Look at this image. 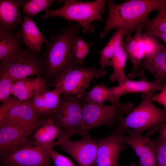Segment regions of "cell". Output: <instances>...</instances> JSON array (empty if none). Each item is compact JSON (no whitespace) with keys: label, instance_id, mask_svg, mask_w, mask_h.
<instances>
[{"label":"cell","instance_id":"cell-1","mask_svg":"<svg viewBox=\"0 0 166 166\" xmlns=\"http://www.w3.org/2000/svg\"><path fill=\"white\" fill-rule=\"evenodd\" d=\"M79 24H69L65 28L49 36L45 50L42 55L44 69L56 79L67 71L79 66L73 53L74 43L79 31Z\"/></svg>","mask_w":166,"mask_h":166},{"label":"cell","instance_id":"cell-2","mask_svg":"<svg viewBox=\"0 0 166 166\" xmlns=\"http://www.w3.org/2000/svg\"><path fill=\"white\" fill-rule=\"evenodd\" d=\"M107 2L108 15L100 34L101 38L112 30L121 27L132 33L139 24L148 19L150 13L166 6V0H130L119 4L109 0Z\"/></svg>","mask_w":166,"mask_h":166},{"label":"cell","instance_id":"cell-3","mask_svg":"<svg viewBox=\"0 0 166 166\" xmlns=\"http://www.w3.org/2000/svg\"><path fill=\"white\" fill-rule=\"evenodd\" d=\"M151 96L142 94L141 103L118 120L114 132L121 135L129 132L142 134L166 122V110L155 106L151 101Z\"/></svg>","mask_w":166,"mask_h":166},{"label":"cell","instance_id":"cell-4","mask_svg":"<svg viewBox=\"0 0 166 166\" xmlns=\"http://www.w3.org/2000/svg\"><path fill=\"white\" fill-rule=\"evenodd\" d=\"M58 2L63 3V6L56 10H47L45 12L42 18L45 19L52 16H59L69 21L76 22L81 26L83 33L95 31V25L92 22L102 20L101 14L104 11L106 3L104 0L89 2L64 0H59Z\"/></svg>","mask_w":166,"mask_h":166},{"label":"cell","instance_id":"cell-5","mask_svg":"<svg viewBox=\"0 0 166 166\" xmlns=\"http://www.w3.org/2000/svg\"><path fill=\"white\" fill-rule=\"evenodd\" d=\"M82 106V124L78 133L80 135H83L99 126H112L134 108L132 102L110 105L83 102Z\"/></svg>","mask_w":166,"mask_h":166},{"label":"cell","instance_id":"cell-6","mask_svg":"<svg viewBox=\"0 0 166 166\" xmlns=\"http://www.w3.org/2000/svg\"><path fill=\"white\" fill-rule=\"evenodd\" d=\"M40 53L26 48L2 61L0 76L19 80L38 75L44 69Z\"/></svg>","mask_w":166,"mask_h":166},{"label":"cell","instance_id":"cell-7","mask_svg":"<svg viewBox=\"0 0 166 166\" xmlns=\"http://www.w3.org/2000/svg\"><path fill=\"white\" fill-rule=\"evenodd\" d=\"M106 71L95 66L89 68L78 66L71 69L59 76L55 80L54 88L62 94L75 96L82 99L85 91L94 77L104 76Z\"/></svg>","mask_w":166,"mask_h":166},{"label":"cell","instance_id":"cell-8","mask_svg":"<svg viewBox=\"0 0 166 166\" xmlns=\"http://www.w3.org/2000/svg\"><path fill=\"white\" fill-rule=\"evenodd\" d=\"M0 162L3 166H55L44 148L29 140L14 151L0 155Z\"/></svg>","mask_w":166,"mask_h":166},{"label":"cell","instance_id":"cell-9","mask_svg":"<svg viewBox=\"0 0 166 166\" xmlns=\"http://www.w3.org/2000/svg\"><path fill=\"white\" fill-rule=\"evenodd\" d=\"M47 118L39 115L28 101L14 97H10L0 105V125L10 124L38 127Z\"/></svg>","mask_w":166,"mask_h":166},{"label":"cell","instance_id":"cell-10","mask_svg":"<svg viewBox=\"0 0 166 166\" xmlns=\"http://www.w3.org/2000/svg\"><path fill=\"white\" fill-rule=\"evenodd\" d=\"M83 102L75 96L62 94L59 107L53 117L56 124L66 132L68 138L78 134L82 122Z\"/></svg>","mask_w":166,"mask_h":166},{"label":"cell","instance_id":"cell-11","mask_svg":"<svg viewBox=\"0 0 166 166\" xmlns=\"http://www.w3.org/2000/svg\"><path fill=\"white\" fill-rule=\"evenodd\" d=\"M76 161L79 166H96L98 148L97 141L92 138L88 132L79 140L67 139L58 145Z\"/></svg>","mask_w":166,"mask_h":166},{"label":"cell","instance_id":"cell-12","mask_svg":"<svg viewBox=\"0 0 166 166\" xmlns=\"http://www.w3.org/2000/svg\"><path fill=\"white\" fill-rule=\"evenodd\" d=\"M121 140L133 149L139 159V166H157L155 142L148 132L144 135L132 132L128 135L119 134Z\"/></svg>","mask_w":166,"mask_h":166},{"label":"cell","instance_id":"cell-13","mask_svg":"<svg viewBox=\"0 0 166 166\" xmlns=\"http://www.w3.org/2000/svg\"><path fill=\"white\" fill-rule=\"evenodd\" d=\"M36 128L10 124L0 125V155L10 152L23 145Z\"/></svg>","mask_w":166,"mask_h":166},{"label":"cell","instance_id":"cell-14","mask_svg":"<svg viewBox=\"0 0 166 166\" xmlns=\"http://www.w3.org/2000/svg\"><path fill=\"white\" fill-rule=\"evenodd\" d=\"M97 142L96 166H119V156L127 145L121 140L119 135L113 132Z\"/></svg>","mask_w":166,"mask_h":166},{"label":"cell","instance_id":"cell-15","mask_svg":"<svg viewBox=\"0 0 166 166\" xmlns=\"http://www.w3.org/2000/svg\"><path fill=\"white\" fill-rule=\"evenodd\" d=\"M135 30L134 35L132 37L128 35L124 42V49L132 65L131 70L128 75L132 79L137 77H142L144 75V70L140 67V62L144 55V48L142 37V23L139 24Z\"/></svg>","mask_w":166,"mask_h":166},{"label":"cell","instance_id":"cell-16","mask_svg":"<svg viewBox=\"0 0 166 166\" xmlns=\"http://www.w3.org/2000/svg\"><path fill=\"white\" fill-rule=\"evenodd\" d=\"M61 94V92L57 88L52 90L46 88L38 92L27 101L39 115L47 118L56 113Z\"/></svg>","mask_w":166,"mask_h":166},{"label":"cell","instance_id":"cell-17","mask_svg":"<svg viewBox=\"0 0 166 166\" xmlns=\"http://www.w3.org/2000/svg\"><path fill=\"white\" fill-rule=\"evenodd\" d=\"M165 85L166 81L156 80L150 81L144 76L139 80L134 81L129 79L112 88L115 95L120 99L121 96L131 93H141L152 96L155 92L161 91Z\"/></svg>","mask_w":166,"mask_h":166},{"label":"cell","instance_id":"cell-18","mask_svg":"<svg viewBox=\"0 0 166 166\" xmlns=\"http://www.w3.org/2000/svg\"><path fill=\"white\" fill-rule=\"evenodd\" d=\"M24 0H0V30L16 31L18 25L21 24L20 9L26 1Z\"/></svg>","mask_w":166,"mask_h":166},{"label":"cell","instance_id":"cell-19","mask_svg":"<svg viewBox=\"0 0 166 166\" xmlns=\"http://www.w3.org/2000/svg\"><path fill=\"white\" fill-rule=\"evenodd\" d=\"M20 29L22 42L34 52L40 53L42 45L48 41L45 38L38 28L34 19L28 15L25 16Z\"/></svg>","mask_w":166,"mask_h":166},{"label":"cell","instance_id":"cell-20","mask_svg":"<svg viewBox=\"0 0 166 166\" xmlns=\"http://www.w3.org/2000/svg\"><path fill=\"white\" fill-rule=\"evenodd\" d=\"M36 142L42 145H48L53 148L55 140L62 141L68 138L66 132L56 124L53 116L47 118L41 126L36 130L33 136Z\"/></svg>","mask_w":166,"mask_h":166},{"label":"cell","instance_id":"cell-21","mask_svg":"<svg viewBox=\"0 0 166 166\" xmlns=\"http://www.w3.org/2000/svg\"><path fill=\"white\" fill-rule=\"evenodd\" d=\"M46 88L45 81L38 76L17 80L12 88L11 94L19 100L27 101L38 92Z\"/></svg>","mask_w":166,"mask_h":166},{"label":"cell","instance_id":"cell-22","mask_svg":"<svg viewBox=\"0 0 166 166\" xmlns=\"http://www.w3.org/2000/svg\"><path fill=\"white\" fill-rule=\"evenodd\" d=\"M140 67L151 73L155 80L166 81V48L151 57L143 58Z\"/></svg>","mask_w":166,"mask_h":166},{"label":"cell","instance_id":"cell-23","mask_svg":"<svg viewBox=\"0 0 166 166\" xmlns=\"http://www.w3.org/2000/svg\"><path fill=\"white\" fill-rule=\"evenodd\" d=\"M16 31L0 30V61L7 59L23 50L20 37Z\"/></svg>","mask_w":166,"mask_h":166},{"label":"cell","instance_id":"cell-24","mask_svg":"<svg viewBox=\"0 0 166 166\" xmlns=\"http://www.w3.org/2000/svg\"><path fill=\"white\" fill-rule=\"evenodd\" d=\"M131 33L126 28L121 27L117 29L109 41L99 52L100 58L99 63L102 70H104L107 67L110 66L111 59L116 49L124 41V37L126 35H129Z\"/></svg>","mask_w":166,"mask_h":166},{"label":"cell","instance_id":"cell-25","mask_svg":"<svg viewBox=\"0 0 166 166\" xmlns=\"http://www.w3.org/2000/svg\"><path fill=\"white\" fill-rule=\"evenodd\" d=\"M82 100L83 103L97 105H104L106 101L112 104L119 103V99L115 95L112 87L101 84L96 85L89 91L85 92Z\"/></svg>","mask_w":166,"mask_h":166},{"label":"cell","instance_id":"cell-26","mask_svg":"<svg viewBox=\"0 0 166 166\" xmlns=\"http://www.w3.org/2000/svg\"><path fill=\"white\" fill-rule=\"evenodd\" d=\"M128 54L124 47V41L117 48L111 60L110 66L113 68V71L110 76L112 82L117 81L119 85L122 84L129 79L126 75L125 69Z\"/></svg>","mask_w":166,"mask_h":166},{"label":"cell","instance_id":"cell-27","mask_svg":"<svg viewBox=\"0 0 166 166\" xmlns=\"http://www.w3.org/2000/svg\"><path fill=\"white\" fill-rule=\"evenodd\" d=\"M157 12V14L154 18L148 19L142 23L143 34H149L152 33H166V6Z\"/></svg>","mask_w":166,"mask_h":166},{"label":"cell","instance_id":"cell-28","mask_svg":"<svg viewBox=\"0 0 166 166\" xmlns=\"http://www.w3.org/2000/svg\"><path fill=\"white\" fill-rule=\"evenodd\" d=\"M54 0H30L22 5L24 13L30 16H34L39 12L47 10L55 1Z\"/></svg>","mask_w":166,"mask_h":166},{"label":"cell","instance_id":"cell-29","mask_svg":"<svg viewBox=\"0 0 166 166\" xmlns=\"http://www.w3.org/2000/svg\"><path fill=\"white\" fill-rule=\"evenodd\" d=\"M142 37L144 48L143 58L151 57L165 48L153 35L142 33Z\"/></svg>","mask_w":166,"mask_h":166},{"label":"cell","instance_id":"cell-30","mask_svg":"<svg viewBox=\"0 0 166 166\" xmlns=\"http://www.w3.org/2000/svg\"><path fill=\"white\" fill-rule=\"evenodd\" d=\"M16 80L9 77L0 76V101L2 103L10 98L13 85Z\"/></svg>","mask_w":166,"mask_h":166},{"label":"cell","instance_id":"cell-31","mask_svg":"<svg viewBox=\"0 0 166 166\" xmlns=\"http://www.w3.org/2000/svg\"><path fill=\"white\" fill-rule=\"evenodd\" d=\"M49 153L55 166H76L69 158L48 145H42Z\"/></svg>","mask_w":166,"mask_h":166},{"label":"cell","instance_id":"cell-32","mask_svg":"<svg viewBox=\"0 0 166 166\" xmlns=\"http://www.w3.org/2000/svg\"><path fill=\"white\" fill-rule=\"evenodd\" d=\"M154 140L156 146L157 166H166V142L157 138Z\"/></svg>","mask_w":166,"mask_h":166},{"label":"cell","instance_id":"cell-33","mask_svg":"<svg viewBox=\"0 0 166 166\" xmlns=\"http://www.w3.org/2000/svg\"><path fill=\"white\" fill-rule=\"evenodd\" d=\"M90 46L80 49H74V57L77 63L79 66H83L84 61L89 52Z\"/></svg>","mask_w":166,"mask_h":166},{"label":"cell","instance_id":"cell-34","mask_svg":"<svg viewBox=\"0 0 166 166\" xmlns=\"http://www.w3.org/2000/svg\"><path fill=\"white\" fill-rule=\"evenodd\" d=\"M151 101L157 102L164 107L166 110V85L160 93L154 94L151 97Z\"/></svg>","mask_w":166,"mask_h":166},{"label":"cell","instance_id":"cell-35","mask_svg":"<svg viewBox=\"0 0 166 166\" xmlns=\"http://www.w3.org/2000/svg\"><path fill=\"white\" fill-rule=\"evenodd\" d=\"M152 135L157 132L159 133L157 138L160 141L166 142V122L148 130Z\"/></svg>","mask_w":166,"mask_h":166},{"label":"cell","instance_id":"cell-36","mask_svg":"<svg viewBox=\"0 0 166 166\" xmlns=\"http://www.w3.org/2000/svg\"><path fill=\"white\" fill-rule=\"evenodd\" d=\"M149 34L153 35L160 38L162 40L166 45V33L156 32L151 33Z\"/></svg>","mask_w":166,"mask_h":166}]
</instances>
